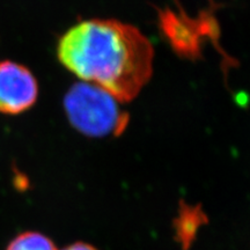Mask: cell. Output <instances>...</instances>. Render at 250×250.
I'll return each instance as SVG.
<instances>
[{
    "mask_svg": "<svg viewBox=\"0 0 250 250\" xmlns=\"http://www.w3.org/2000/svg\"><path fill=\"white\" fill-rule=\"evenodd\" d=\"M62 250H99V249H96L95 247L88 245V243L77 242V243H73V245H70Z\"/></svg>",
    "mask_w": 250,
    "mask_h": 250,
    "instance_id": "obj_5",
    "label": "cell"
},
{
    "mask_svg": "<svg viewBox=\"0 0 250 250\" xmlns=\"http://www.w3.org/2000/svg\"><path fill=\"white\" fill-rule=\"evenodd\" d=\"M61 62L120 102L136 98L153 72L151 42L131 24L116 20L81 21L59 40Z\"/></svg>",
    "mask_w": 250,
    "mask_h": 250,
    "instance_id": "obj_1",
    "label": "cell"
},
{
    "mask_svg": "<svg viewBox=\"0 0 250 250\" xmlns=\"http://www.w3.org/2000/svg\"><path fill=\"white\" fill-rule=\"evenodd\" d=\"M39 96L36 78L23 65L0 62V112L18 115L35 104Z\"/></svg>",
    "mask_w": 250,
    "mask_h": 250,
    "instance_id": "obj_3",
    "label": "cell"
},
{
    "mask_svg": "<svg viewBox=\"0 0 250 250\" xmlns=\"http://www.w3.org/2000/svg\"><path fill=\"white\" fill-rule=\"evenodd\" d=\"M118 100L92 83H81L68 90L65 110L71 124L89 137L118 134L127 124V115Z\"/></svg>",
    "mask_w": 250,
    "mask_h": 250,
    "instance_id": "obj_2",
    "label": "cell"
},
{
    "mask_svg": "<svg viewBox=\"0 0 250 250\" xmlns=\"http://www.w3.org/2000/svg\"><path fill=\"white\" fill-rule=\"evenodd\" d=\"M5 250H57V248L44 234L24 232L15 236Z\"/></svg>",
    "mask_w": 250,
    "mask_h": 250,
    "instance_id": "obj_4",
    "label": "cell"
}]
</instances>
